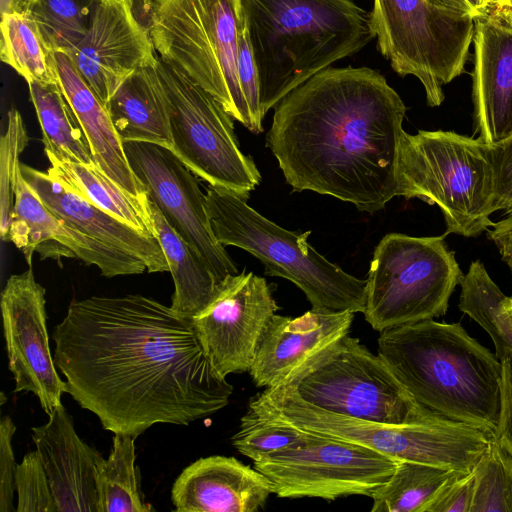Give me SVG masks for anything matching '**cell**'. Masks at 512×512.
<instances>
[{"mask_svg": "<svg viewBox=\"0 0 512 512\" xmlns=\"http://www.w3.org/2000/svg\"><path fill=\"white\" fill-rule=\"evenodd\" d=\"M52 339L66 393L113 434L189 425L224 408L233 392L191 321L147 296L74 300Z\"/></svg>", "mask_w": 512, "mask_h": 512, "instance_id": "obj_1", "label": "cell"}, {"mask_svg": "<svg viewBox=\"0 0 512 512\" xmlns=\"http://www.w3.org/2000/svg\"><path fill=\"white\" fill-rule=\"evenodd\" d=\"M406 106L369 67H328L275 106L266 145L293 190L374 213L398 196Z\"/></svg>", "mask_w": 512, "mask_h": 512, "instance_id": "obj_2", "label": "cell"}, {"mask_svg": "<svg viewBox=\"0 0 512 512\" xmlns=\"http://www.w3.org/2000/svg\"><path fill=\"white\" fill-rule=\"evenodd\" d=\"M380 333L378 355L417 403L495 436L501 412L498 357L459 323L427 319Z\"/></svg>", "mask_w": 512, "mask_h": 512, "instance_id": "obj_3", "label": "cell"}, {"mask_svg": "<svg viewBox=\"0 0 512 512\" xmlns=\"http://www.w3.org/2000/svg\"><path fill=\"white\" fill-rule=\"evenodd\" d=\"M263 117L290 91L376 37L354 0H241Z\"/></svg>", "mask_w": 512, "mask_h": 512, "instance_id": "obj_4", "label": "cell"}, {"mask_svg": "<svg viewBox=\"0 0 512 512\" xmlns=\"http://www.w3.org/2000/svg\"><path fill=\"white\" fill-rule=\"evenodd\" d=\"M259 418L358 444L398 461H413L457 471L474 469L494 436L443 418L388 424L336 414L301 399L285 384L251 398Z\"/></svg>", "mask_w": 512, "mask_h": 512, "instance_id": "obj_5", "label": "cell"}, {"mask_svg": "<svg viewBox=\"0 0 512 512\" xmlns=\"http://www.w3.org/2000/svg\"><path fill=\"white\" fill-rule=\"evenodd\" d=\"M147 29L159 58L209 92L252 132L237 62L245 30L241 0H148Z\"/></svg>", "mask_w": 512, "mask_h": 512, "instance_id": "obj_6", "label": "cell"}, {"mask_svg": "<svg viewBox=\"0 0 512 512\" xmlns=\"http://www.w3.org/2000/svg\"><path fill=\"white\" fill-rule=\"evenodd\" d=\"M205 198L212 230L221 245L254 255L264 264L266 275L291 281L312 308L364 312L367 280L346 273L317 252L307 241L310 231L280 227L228 189L210 185Z\"/></svg>", "mask_w": 512, "mask_h": 512, "instance_id": "obj_7", "label": "cell"}, {"mask_svg": "<svg viewBox=\"0 0 512 512\" xmlns=\"http://www.w3.org/2000/svg\"><path fill=\"white\" fill-rule=\"evenodd\" d=\"M398 196L437 205L445 235L476 237L494 226L490 215L493 173L487 144L453 131L403 133L398 159Z\"/></svg>", "mask_w": 512, "mask_h": 512, "instance_id": "obj_8", "label": "cell"}, {"mask_svg": "<svg viewBox=\"0 0 512 512\" xmlns=\"http://www.w3.org/2000/svg\"><path fill=\"white\" fill-rule=\"evenodd\" d=\"M441 236L385 235L370 262L365 320L379 332L444 315L463 279Z\"/></svg>", "mask_w": 512, "mask_h": 512, "instance_id": "obj_9", "label": "cell"}, {"mask_svg": "<svg viewBox=\"0 0 512 512\" xmlns=\"http://www.w3.org/2000/svg\"><path fill=\"white\" fill-rule=\"evenodd\" d=\"M381 54L400 76H415L427 104L444 101L443 86L465 72L475 16L432 0H374L370 13Z\"/></svg>", "mask_w": 512, "mask_h": 512, "instance_id": "obj_10", "label": "cell"}, {"mask_svg": "<svg viewBox=\"0 0 512 512\" xmlns=\"http://www.w3.org/2000/svg\"><path fill=\"white\" fill-rule=\"evenodd\" d=\"M286 384L307 403L353 418L388 424L441 418L417 403L378 353L349 333L308 361Z\"/></svg>", "mask_w": 512, "mask_h": 512, "instance_id": "obj_11", "label": "cell"}, {"mask_svg": "<svg viewBox=\"0 0 512 512\" xmlns=\"http://www.w3.org/2000/svg\"><path fill=\"white\" fill-rule=\"evenodd\" d=\"M157 69L168 96L173 140L170 150L209 185L248 199L261 175L254 161L240 149L233 118L177 67L158 58Z\"/></svg>", "mask_w": 512, "mask_h": 512, "instance_id": "obj_12", "label": "cell"}, {"mask_svg": "<svg viewBox=\"0 0 512 512\" xmlns=\"http://www.w3.org/2000/svg\"><path fill=\"white\" fill-rule=\"evenodd\" d=\"M21 173L60 222L56 241L105 277L169 271L156 237L97 207L47 171L20 165Z\"/></svg>", "mask_w": 512, "mask_h": 512, "instance_id": "obj_13", "label": "cell"}, {"mask_svg": "<svg viewBox=\"0 0 512 512\" xmlns=\"http://www.w3.org/2000/svg\"><path fill=\"white\" fill-rule=\"evenodd\" d=\"M303 432L299 443L254 462L278 497H370L399 462L358 444Z\"/></svg>", "mask_w": 512, "mask_h": 512, "instance_id": "obj_14", "label": "cell"}, {"mask_svg": "<svg viewBox=\"0 0 512 512\" xmlns=\"http://www.w3.org/2000/svg\"><path fill=\"white\" fill-rule=\"evenodd\" d=\"M123 147L149 199L209 265L217 279L221 282L228 275L238 274L236 264L214 235L205 194L196 175L165 146L129 141L123 142Z\"/></svg>", "mask_w": 512, "mask_h": 512, "instance_id": "obj_15", "label": "cell"}, {"mask_svg": "<svg viewBox=\"0 0 512 512\" xmlns=\"http://www.w3.org/2000/svg\"><path fill=\"white\" fill-rule=\"evenodd\" d=\"M277 310L266 279L244 270L225 277L191 323L211 364L226 377L250 370L261 336Z\"/></svg>", "mask_w": 512, "mask_h": 512, "instance_id": "obj_16", "label": "cell"}, {"mask_svg": "<svg viewBox=\"0 0 512 512\" xmlns=\"http://www.w3.org/2000/svg\"><path fill=\"white\" fill-rule=\"evenodd\" d=\"M0 305L14 392H32L49 415L62 404L66 383L50 350L45 289L35 280L31 267L7 279Z\"/></svg>", "mask_w": 512, "mask_h": 512, "instance_id": "obj_17", "label": "cell"}, {"mask_svg": "<svg viewBox=\"0 0 512 512\" xmlns=\"http://www.w3.org/2000/svg\"><path fill=\"white\" fill-rule=\"evenodd\" d=\"M68 56L105 106L131 73L158 61L134 0H98L86 34Z\"/></svg>", "mask_w": 512, "mask_h": 512, "instance_id": "obj_18", "label": "cell"}, {"mask_svg": "<svg viewBox=\"0 0 512 512\" xmlns=\"http://www.w3.org/2000/svg\"><path fill=\"white\" fill-rule=\"evenodd\" d=\"M473 44L475 134L490 145L512 137V1L475 17Z\"/></svg>", "mask_w": 512, "mask_h": 512, "instance_id": "obj_19", "label": "cell"}, {"mask_svg": "<svg viewBox=\"0 0 512 512\" xmlns=\"http://www.w3.org/2000/svg\"><path fill=\"white\" fill-rule=\"evenodd\" d=\"M355 313L312 308L298 317L275 314L249 370L257 387L288 383L308 361L349 333Z\"/></svg>", "mask_w": 512, "mask_h": 512, "instance_id": "obj_20", "label": "cell"}, {"mask_svg": "<svg viewBox=\"0 0 512 512\" xmlns=\"http://www.w3.org/2000/svg\"><path fill=\"white\" fill-rule=\"evenodd\" d=\"M48 416L46 424L31 431L57 511L98 512L97 476L103 456L77 435L62 404Z\"/></svg>", "mask_w": 512, "mask_h": 512, "instance_id": "obj_21", "label": "cell"}, {"mask_svg": "<svg viewBox=\"0 0 512 512\" xmlns=\"http://www.w3.org/2000/svg\"><path fill=\"white\" fill-rule=\"evenodd\" d=\"M273 493L264 474L216 455L187 466L173 483L171 500L178 512H255Z\"/></svg>", "mask_w": 512, "mask_h": 512, "instance_id": "obj_22", "label": "cell"}, {"mask_svg": "<svg viewBox=\"0 0 512 512\" xmlns=\"http://www.w3.org/2000/svg\"><path fill=\"white\" fill-rule=\"evenodd\" d=\"M55 61L60 88L86 135L94 162L128 193L146 196L147 191L129 164L105 104L67 54L55 52Z\"/></svg>", "mask_w": 512, "mask_h": 512, "instance_id": "obj_23", "label": "cell"}, {"mask_svg": "<svg viewBox=\"0 0 512 512\" xmlns=\"http://www.w3.org/2000/svg\"><path fill=\"white\" fill-rule=\"evenodd\" d=\"M106 108L122 142H149L173 148L168 96L157 63L131 73Z\"/></svg>", "mask_w": 512, "mask_h": 512, "instance_id": "obj_24", "label": "cell"}, {"mask_svg": "<svg viewBox=\"0 0 512 512\" xmlns=\"http://www.w3.org/2000/svg\"><path fill=\"white\" fill-rule=\"evenodd\" d=\"M149 208L155 236L166 256L174 282L170 307L191 321L212 300L220 281L150 199Z\"/></svg>", "mask_w": 512, "mask_h": 512, "instance_id": "obj_25", "label": "cell"}, {"mask_svg": "<svg viewBox=\"0 0 512 512\" xmlns=\"http://www.w3.org/2000/svg\"><path fill=\"white\" fill-rule=\"evenodd\" d=\"M47 159L49 170L91 203L139 231L156 237L148 193L143 197L128 193L95 163Z\"/></svg>", "mask_w": 512, "mask_h": 512, "instance_id": "obj_26", "label": "cell"}, {"mask_svg": "<svg viewBox=\"0 0 512 512\" xmlns=\"http://www.w3.org/2000/svg\"><path fill=\"white\" fill-rule=\"evenodd\" d=\"M28 87L47 158L95 163L86 135L60 85L29 82Z\"/></svg>", "mask_w": 512, "mask_h": 512, "instance_id": "obj_27", "label": "cell"}, {"mask_svg": "<svg viewBox=\"0 0 512 512\" xmlns=\"http://www.w3.org/2000/svg\"><path fill=\"white\" fill-rule=\"evenodd\" d=\"M0 57L27 83L59 84L55 53L36 23L17 11L1 16Z\"/></svg>", "mask_w": 512, "mask_h": 512, "instance_id": "obj_28", "label": "cell"}, {"mask_svg": "<svg viewBox=\"0 0 512 512\" xmlns=\"http://www.w3.org/2000/svg\"><path fill=\"white\" fill-rule=\"evenodd\" d=\"M460 286V310L489 334L501 361L512 352V318L505 307L507 296L480 260L471 262Z\"/></svg>", "mask_w": 512, "mask_h": 512, "instance_id": "obj_29", "label": "cell"}, {"mask_svg": "<svg viewBox=\"0 0 512 512\" xmlns=\"http://www.w3.org/2000/svg\"><path fill=\"white\" fill-rule=\"evenodd\" d=\"M135 440L129 435L114 434L109 457L102 462L97 476L98 512L154 510L140 489Z\"/></svg>", "mask_w": 512, "mask_h": 512, "instance_id": "obj_30", "label": "cell"}, {"mask_svg": "<svg viewBox=\"0 0 512 512\" xmlns=\"http://www.w3.org/2000/svg\"><path fill=\"white\" fill-rule=\"evenodd\" d=\"M457 470L434 465L399 461L388 480L370 498L372 512H424L440 487Z\"/></svg>", "mask_w": 512, "mask_h": 512, "instance_id": "obj_31", "label": "cell"}, {"mask_svg": "<svg viewBox=\"0 0 512 512\" xmlns=\"http://www.w3.org/2000/svg\"><path fill=\"white\" fill-rule=\"evenodd\" d=\"M98 0H22L51 51L69 55L86 34Z\"/></svg>", "mask_w": 512, "mask_h": 512, "instance_id": "obj_32", "label": "cell"}, {"mask_svg": "<svg viewBox=\"0 0 512 512\" xmlns=\"http://www.w3.org/2000/svg\"><path fill=\"white\" fill-rule=\"evenodd\" d=\"M60 222L24 179L21 171L14 189V204L5 241L24 254L29 267L32 255L57 242Z\"/></svg>", "mask_w": 512, "mask_h": 512, "instance_id": "obj_33", "label": "cell"}, {"mask_svg": "<svg viewBox=\"0 0 512 512\" xmlns=\"http://www.w3.org/2000/svg\"><path fill=\"white\" fill-rule=\"evenodd\" d=\"M471 512H512V461L493 438L474 467Z\"/></svg>", "mask_w": 512, "mask_h": 512, "instance_id": "obj_34", "label": "cell"}, {"mask_svg": "<svg viewBox=\"0 0 512 512\" xmlns=\"http://www.w3.org/2000/svg\"><path fill=\"white\" fill-rule=\"evenodd\" d=\"M303 435L301 429L263 420L247 409L231 440L239 453L256 462L299 443Z\"/></svg>", "mask_w": 512, "mask_h": 512, "instance_id": "obj_35", "label": "cell"}, {"mask_svg": "<svg viewBox=\"0 0 512 512\" xmlns=\"http://www.w3.org/2000/svg\"><path fill=\"white\" fill-rule=\"evenodd\" d=\"M7 116V128L0 141V236L3 241L8 233L15 184L21 171L19 156L29 142L19 111L12 108Z\"/></svg>", "mask_w": 512, "mask_h": 512, "instance_id": "obj_36", "label": "cell"}, {"mask_svg": "<svg viewBox=\"0 0 512 512\" xmlns=\"http://www.w3.org/2000/svg\"><path fill=\"white\" fill-rule=\"evenodd\" d=\"M17 512H58L37 450L27 453L15 472Z\"/></svg>", "mask_w": 512, "mask_h": 512, "instance_id": "obj_37", "label": "cell"}, {"mask_svg": "<svg viewBox=\"0 0 512 512\" xmlns=\"http://www.w3.org/2000/svg\"><path fill=\"white\" fill-rule=\"evenodd\" d=\"M488 158L493 173V212L512 213V137L487 144Z\"/></svg>", "mask_w": 512, "mask_h": 512, "instance_id": "obj_38", "label": "cell"}, {"mask_svg": "<svg viewBox=\"0 0 512 512\" xmlns=\"http://www.w3.org/2000/svg\"><path fill=\"white\" fill-rule=\"evenodd\" d=\"M475 472L458 471L437 491L424 512H471Z\"/></svg>", "mask_w": 512, "mask_h": 512, "instance_id": "obj_39", "label": "cell"}, {"mask_svg": "<svg viewBox=\"0 0 512 512\" xmlns=\"http://www.w3.org/2000/svg\"><path fill=\"white\" fill-rule=\"evenodd\" d=\"M237 71L252 119V133H261L263 132L262 120L264 117L259 100V79L246 26L240 40Z\"/></svg>", "mask_w": 512, "mask_h": 512, "instance_id": "obj_40", "label": "cell"}, {"mask_svg": "<svg viewBox=\"0 0 512 512\" xmlns=\"http://www.w3.org/2000/svg\"><path fill=\"white\" fill-rule=\"evenodd\" d=\"M16 426L10 416H5L0 422V512L16 511L13 508L15 489V462L12 437Z\"/></svg>", "mask_w": 512, "mask_h": 512, "instance_id": "obj_41", "label": "cell"}, {"mask_svg": "<svg viewBox=\"0 0 512 512\" xmlns=\"http://www.w3.org/2000/svg\"><path fill=\"white\" fill-rule=\"evenodd\" d=\"M501 412L494 438L512 461V352L501 360Z\"/></svg>", "mask_w": 512, "mask_h": 512, "instance_id": "obj_42", "label": "cell"}, {"mask_svg": "<svg viewBox=\"0 0 512 512\" xmlns=\"http://www.w3.org/2000/svg\"><path fill=\"white\" fill-rule=\"evenodd\" d=\"M488 229V238L498 248L502 257L512 255V213Z\"/></svg>", "mask_w": 512, "mask_h": 512, "instance_id": "obj_43", "label": "cell"}, {"mask_svg": "<svg viewBox=\"0 0 512 512\" xmlns=\"http://www.w3.org/2000/svg\"><path fill=\"white\" fill-rule=\"evenodd\" d=\"M22 0H0L1 16L20 10Z\"/></svg>", "mask_w": 512, "mask_h": 512, "instance_id": "obj_44", "label": "cell"}, {"mask_svg": "<svg viewBox=\"0 0 512 512\" xmlns=\"http://www.w3.org/2000/svg\"><path fill=\"white\" fill-rule=\"evenodd\" d=\"M467 2L475 12L476 17L489 6L486 0H467Z\"/></svg>", "mask_w": 512, "mask_h": 512, "instance_id": "obj_45", "label": "cell"}, {"mask_svg": "<svg viewBox=\"0 0 512 512\" xmlns=\"http://www.w3.org/2000/svg\"><path fill=\"white\" fill-rule=\"evenodd\" d=\"M505 307L512 318V297H507Z\"/></svg>", "mask_w": 512, "mask_h": 512, "instance_id": "obj_46", "label": "cell"}, {"mask_svg": "<svg viewBox=\"0 0 512 512\" xmlns=\"http://www.w3.org/2000/svg\"><path fill=\"white\" fill-rule=\"evenodd\" d=\"M502 260L508 265L512 274V255L502 257Z\"/></svg>", "mask_w": 512, "mask_h": 512, "instance_id": "obj_47", "label": "cell"}, {"mask_svg": "<svg viewBox=\"0 0 512 512\" xmlns=\"http://www.w3.org/2000/svg\"><path fill=\"white\" fill-rule=\"evenodd\" d=\"M512 0H486V2L490 5L493 3H502V2H511Z\"/></svg>", "mask_w": 512, "mask_h": 512, "instance_id": "obj_48", "label": "cell"}]
</instances>
